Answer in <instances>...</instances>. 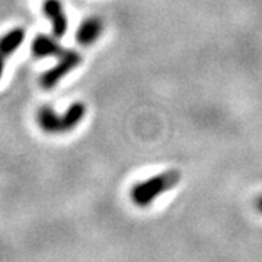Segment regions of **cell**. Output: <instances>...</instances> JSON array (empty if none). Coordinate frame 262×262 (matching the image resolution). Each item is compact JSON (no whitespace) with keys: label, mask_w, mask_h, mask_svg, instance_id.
Segmentation results:
<instances>
[{"label":"cell","mask_w":262,"mask_h":262,"mask_svg":"<svg viewBox=\"0 0 262 262\" xmlns=\"http://www.w3.org/2000/svg\"><path fill=\"white\" fill-rule=\"evenodd\" d=\"M32 54L38 58H44V57H58L64 53L66 48L58 42V38L54 35H47V34H38L37 37L32 41Z\"/></svg>","instance_id":"5b68a950"},{"label":"cell","mask_w":262,"mask_h":262,"mask_svg":"<svg viewBox=\"0 0 262 262\" xmlns=\"http://www.w3.org/2000/svg\"><path fill=\"white\" fill-rule=\"evenodd\" d=\"M181 181L179 170H166L156 177L146 179L143 182L136 184L131 189V200L139 207H146L151 204L160 194L175 188Z\"/></svg>","instance_id":"6da1fadb"},{"label":"cell","mask_w":262,"mask_h":262,"mask_svg":"<svg viewBox=\"0 0 262 262\" xmlns=\"http://www.w3.org/2000/svg\"><path fill=\"white\" fill-rule=\"evenodd\" d=\"M103 32L102 19L98 16L86 18L76 31V39L82 46H91L96 42Z\"/></svg>","instance_id":"8992f818"},{"label":"cell","mask_w":262,"mask_h":262,"mask_svg":"<svg viewBox=\"0 0 262 262\" xmlns=\"http://www.w3.org/2000/svg\"><path fill=\"white\" fill-rule=\"evenodd\" d=\"M256 207H258V210L262 213V195L256 200Z\"/></svg>","instance_id":"9c48e42d"},{"label":"cell","mask_w":262,"mask_h":262,"mask_svg":"<svg viewBox=\"0 0 262 262\" xmlns=\"http://www.w3.org/2000/svg\"><path fill=\"white\" fill-rule=\"evenodd\" d=\"M84 114H86V105L83 102L76 101L72 103L66 110L64 114H61V133L75 130L79 122L83 120Z\"/></svg>","instance_id":"ba28073f"},{"label":"cell","mask_w":262,"mask_h":262,"mask_svg":"<svg viewBox=\"0 0 262 262\" xmlns=\"http://www.w3.org/2000/svg\"><path fill=\"white\" fill-rule=\"evenodd\" d=\"M37 120L42 131L48 134L61 133V114H57L56 110L50 105H44L38 110Z\"/></svg>","instance_id":"52a82bcc"},{"label":"cell","mask_w":262,"mask_h":262,"mask_svg":"<svg viewBox=\"0 0 262 262\" xmlns=\"http://www.w3.org/2000/svg\"><path fill=\"white\" fill-rule=\"evenodd\" d=\"M25 35H27L25 29L22 27H15L0 37V79L3 76L8 57L18 51V48L25 41Z\"/></svg>","instance_id":"3957f363"},{"label":"cell","mask_w":262,"mask_h":262,"mask_svg":"<svg viewBox=\"0 0 262 262\" xmlns=\"http://www.w3.org/2000/svg\"><path fill=\"white\" fill-rule=\"evenodd\" d=\"M44 15L50 19L51 28H53V35L56 38L64 37L69 27V20L64 13L63 3L60 0H46L42 5Z\"/></svg>","instance_id":"277c9868"},{"label":"cell","mask_w":262,"mask_h":262,"mask_svg":"<svg viewBox=\"0 0 262 262\" xmlns=\"http://www.w3.org/2000/svg\"><path fill=\"white\" fill-rule=\"evenodd\" d=\"M83 61V57L80 56L75 50H64L61 56L57 57V63L47 72H44L39 83L44 89H53L60 83L66 76L72 73L76 67H79L80 63Z\"/></svg>","instance_id":"7a4b0ae2"}]
</instances>
